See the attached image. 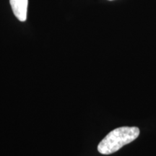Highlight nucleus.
Returning a JSON list of instances; mask_svg holds the SVG:
<instances>
[{
  "label": "nucleus",
  "mask_w": 156,
  "mask_h": 156,
  "mask_svg": "<svg viewBox=\"0 0 156 156\" xmlns=\"http://www.w3.org/2000/svg\"><path fill=\"white\" fill-rule=\"evenodd\" d=\"M140 135V129L136 126H122L110 132L101 140L98 151L103 155L116 153L124 145L133 142Z\"/></svg>",
  "instance_id": "nucleus-1"
},
{
  "label": "nucleus",
  "mask_w": 156,
  "mask_h": 156,
  "mask_svg": "<svg viewBox=\"0 0 156 156\" xmlns=\"http://www.w3.org/2000/svg\"><path fill=\"white\" fill-rule=\"evenodd\" d=\"M12 10L17 20L25 22L28 14V0H9Z\"/></svg>",
  "instance_id": "nucleus-2"
},
{
  "label": "nucleus",
  "mask_w": 156,
  "mask_h": 156,
  "mask_svg": "<svg viewBox=\"0 0 156 156\" xmlns=\"http://www.w3.org/2000/svg\"><path fill=\"white\" fill-rule=\"evenodd\" d=\"M109 1H113V0H109Z\"/></svg>",
  "instance_id": "nucleus-3"
}]
</instances>
